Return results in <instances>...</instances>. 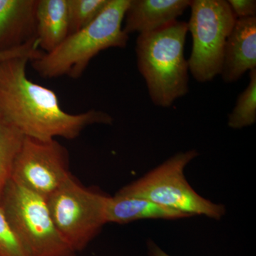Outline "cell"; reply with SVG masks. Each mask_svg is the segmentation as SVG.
I'll list each match as a JSON object with an SVG mask.
<instances>
[{
	"mask_svg": "<svg viewBox=\"0 0 256 256\" xmlns=\"http://www.w3.org/2000/svg\"><path fill=\"white\" fill-rule=\"evenodd\" d=\"M31 62L14 57L0 63V120L24 137L48 140H74L94 124H111L114 119L101 110L70 114L60 107L54 90L32 82L26 75Z\"/></svg>",
	"mask_w": 256,
	"mask_h": 256,
	"instance_id": "cell-1",
	"label": "cell"
},
{
	"mask_svg": "<svg viewBox=\"0 0 256 256\" xmlns=\"http://www.w3.org/2000/svg\"><path fill=\"white\" fill-rule=\"evenodd\" d=\"M130 0H108L90 24L68 35L52 52L32 60L34 69L44 78L82 76L92 58L109 48H126L129 35L122 28Z\"/></svg>",
	"mask_w": 256,
	"mask_h": 256,
	"instance_id": "cell-2",
	"label": "cell"
},
{
	"mask_svg": "<svg viewBox=\"0 0 256 256\" xmlns=\"http://www.w3.org/2000/svg\"><path fill=\"white\" fill-rule=\"evenodd\" d=\"M188 24L176 20L139 34L136 54L153 104L168 108L188 92V64L184 54Z\"/></svg>",
	"mask_w": 256,
	"mask_h": 256,
	"instance_id": "cell-3",
	"label": "cell"
},
{
	"mask_svg": "<svg viewBox=\"0 0 256 256\" xmlns=\"http://www.w3.org/2000/svg\"><path fill=\"white\" fill-rule=\"evenodd\" d=\"M198 156L195 150L176 153L116 194L144 198L190 216H204L220 220L226 215L225 206L198 194L185 176V168Z\"/></svg>",
	"mask_w": 256,
	"mask_h": 256,
	"instance_id": "cell-4",
	"label": "cell"
},
{
	"mask_svg": "<svg viewBox=\"0 0 256 256\" xmlns=\"http://www.w3.org/2000/svg\"><path fill=\"white\" fill-rule=\"evenodd\" d=\"M109 198L82 186L72 176L46 198L56 228L76 254L84 250L108 224Z\"/></svg>",
	"mask_w": 256,
	"mask_h": 256,
	"instance_id": "cell-5",
	"label": "cell"
},
{
	"mask_svg": "<svg viewBox=\"0 0 256 256\" xmlns=\"http://www.w3.org/2000/svg\"><path fill=\"white\" fill-rule=\"evenodd\" d=\"M0 206L30 256H76L56 228L43 196L10 180Z\"/></svg>",
	"mask_w": 256,
	"mask_h": 256,
	"instance_id": "cell-6",
	"label": "cell"
},
{
	"mask_svg": "<svg viewBox=\"0 0 256 256\" xmlns=\"http://www.w3.org/2000/svg\"><path fill=\"white\" fill-rule=\"evenodd\" d=\"M190 8L188 69L198 82H210L222 72L226 42L236 18L225 0H193Z\"/></svg>",
	"mask_w": 256,
	"mask_h": 256,
	"instance_id": "cell-7",
	"label": "cell"
},
{
	"mask_svg": "<svg viewBox=\"0 0 256 256\" xmlns=\"http://www.w3.org/2000/svg\"><path fill=\"white\" fill-rule=\"evenodd\" d=\"M72 176L68 151L60 142L24 138L12 181L46 198Z\"/></svg>",
	"mask_w": 256,
	"mask_h": 256,
	"instance_id": "cell-8",
	"label": "cell"
},
{
	"mask_svg": "<svg viewBox=\"0 0 256 256\" xmlns=\"http://www.w3.org/2000/svg\"><path fill=\"white\" fill-rule=\"evenodd\" d=\"M256 68V16L236 18L224 48V82H237L248 70Z\"/></svg>",
	"mask_w": 256,
	"mask_h": 256,
	"instance_id": "cell-9",
	"label": "cell"
},
{
	"mask_svg": "<svg viewBox=\"0 0 256 256\" xmlns=\"http://www.w3.org/2000/svg\"><path fill=\"white\" fill-rule=\"evenodd\" d=\"M38 0H0V52L16 50L36 38Z\"/></svg>",
	"mask_w": 256,
	"mask_h": 256,
	"instance_id": "cell-10",
	"label": "cell"
},
{
	"mask_svg": "<svg viewBox=\"0 0 256 256\" xmlns=\"http://www.w3.org/2000/svg\"><path fill=\"white\" fill-rule=\"evenodd\" d=\"M190 4V0H130L122 28L128 35L154 31L176 21Z\"/></svg>",
	"mask_w": 256,
	"mask_h": 256,
	"instance_id": "cell-11",
	"label": "cell"
},
{
	"mask_svg": "<svg viewBox=\"0 0 256 256\" xmlns=\"http://www.w3.org/2000/svg\"><path fill=\"white\" fill-rule=\"evenodd\" d=\"M190 215L136 197L110 196L106 210L108 223L126 224L142 220H175Z\"/></svg>",
	"mask_w": 256,
	"mask_h": 256,
	"instance_id": "cell-12",
	"label": "cell"
},
{
	"mask_svg": "<svg viewBox=\"0 0 256 256\" xmlns=\"http://www.w3.org/2000/svg\"><path fill=\"white\" fill-rule=\"evenodd\" d=\"M36 20L38 47L52 52L69 35L68 0H38Z\"/></svg>",
	"mask_w": 256,
	"mask_h": 256,
	"instance_id": "cell-13",
	"label": "cell"
},
{
	"mask_svg": "<svg viewBox=\"0 0 256 256\" xmlns=\"http://www.w3.org/2000/svg\"><path fill=\"white\" fill-rule=\"evenodd\" d=\"M24 136L0 120V201L11 180L15 160Z\"/></svg>",
	"mask_w": 256,
	"mask_h": 256,
	"instance_id": "cell-14",
	"label": "cell"
},
{
	"mask_svg": "<svg viewBox=\"0 0 256 256\" xmlns=\"http://www.w3.org/2000/svg\"><path fill=\"white\" fill-rule=\"evenodd\" d=\"M250 82L240 94L236 104L229 114L228 126L232 129H242L256 121V68L250 70Z\"/></svg>",
	"mask_w": 256,
	"mask_h": 256,
	"instance_id": "cell-15",
	"label": "cell"
},
{
	"mask_svg": "<svg viewBox=\"0 0 256 256\" xmlns=\"http://www.w3.org/2000/svg\"><path fill=\"white\" fill-rule=\"evenodd\" d=\"M108 0H68L69 35L85 28L94 21Z\"/></svg>",
	"mask_w": 256,
	"mask_h": 256,
	"instance_id": "cell-16",
	"label": "cell"
},
{
	"mask_svg": "<svg viewBox=\"0 0 256 256\" xmlns=\"http://www.w3.org/2000/svg\"><path fill=\"white\" fill-rule=\"evenodd\" d=\"M0 256H30L0 206Z\"/></svg>",
	"mask_w": 256,
	"mask_h": 256,
	"instance_id": "cell-17",
	"label": "cell"
},
{
	"mask_svg": "<svg viewBox=\"0 0 256 256\" xmlns=\"http://www.w3.org/2000/svg\"><path fill=\"white\" fill-rule=\"evenodd\" d=\"M43 54L38 47V42L36 38L16 50L0 52V63L14 57H26L30 58L32 62V60L40 58Z\"/></svg>",
	"mask_w": 256,
	"mask_h": 256,
	"instance_id": "cell-18",
	"label": "cell"
},
{
	"mask_svg": "<svg viewBox=\"0 0 256 256\" xmlns=\"http://www.w3.org/2000/svg\"><path fill=\"white\" fill-rule=\"evenodd\" d=\"M227 2L236 18L256 16L255 0H228Z\"/></svg>",
	"mask_w": 256,
	"mask_h": 256,
	"instance_id": "cell-19",
	"label": "cell"
},
{
	"mask_svg": "<svg viewBox=\"0 0 256 256\" xmlns=\"http://www.w3.org/2000/svg\"><path fill=\"white\" fill-rule=\"evenodd\" d=\"M146 246H148V256H171L164 252L161 248L158 246L156 242L151 239L146 242Z\"/></svg>",
	"mask_w": 256,
	"mask_h": 256,
	"instance_id": "cell-20",
	"label": "cell"
}]
</instances>
